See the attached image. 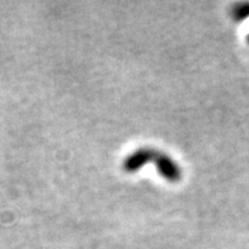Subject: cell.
Returning a JSON list of instances; mask_svg holds the SVG:
<instances>
[{"label":"cell","mask_w":249,"mask_h":249,"mask_svg":"<svg viewBox=\"0 0 249 249\" xmlns=\"http://www.w3.org/2000/svg\"><path fill=\"white\" fill-rule=\"evenodd\" d=\"M148 161H154L160 176H163L165 179L171 182H177L180 179V171L177 164L167 155L161 154L157 150H150V149H141L135 154L130 155L124 161V171L127 172H136Z\"/></svg>","instance_id":"6da1fadb"},{"label":"cell","mask_w":249,"mask_h":249,"mask_svg":"<svg viewBox=\"0 0 249 249\" xmlns=\"http://www.w3.org/2000/svg\"><path fill=\"white\" fill-rule=\"evenodd\" d=\"M234 18L236 20H240L243 18H247L249 16V3L239 4L234 8Z\"/></svg>","instance_id":"7a4b0ae2"}]
</instances>
